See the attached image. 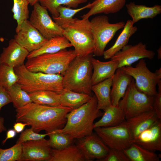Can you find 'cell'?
I'll return each mask as SVG.
<instances>
[{
  "instance_id": "33",
  "label": "cell",
  "mask_w": 161,
  "mask_h": 161,
  "mask_svg": "<svg viewBox=\"0 0 161 161\" xmlns=\"http://www.w3.org/2000/svg\"><path fill=\"white\" fill-rule=\"evenodd\" d=\"M13 0V4L11 11L13 18L17 23L15 30L16 33L20 30L23 22L29 18V3L28 0Z\"/></svg>"
},
{
  "instance_id": "36",
  "label": "cell",
  "mask_w": 161,
  "mask_h": 161,
  "mask_svg": "<svg viewBox=\"0 0 161 161\" xmlns=\"http://www.w3.org/2000/svg\"><path fill=\"white\" fill-rule=\"evenodd\" d=\"M21 153L22 144L5 149L0 148V161H20Z\"/></svg>"
},
{
  "instance_id": "43",
  "label": "cell",
  "mask_w": 161,
  "mask_h": 161,
  "mask_svg": "<svg viewBox=\"0 0 161 161\" xmlns=\"http://www.w3.org/2000/svg\"><path fill=\"white\" fill-rule=\"evenodd\" d=\"M16 134V132L14 129H10L7 131L6 133V137L2 142V145H3L8 140L14 137Z\"/></svg>"
},
{
  "instance_id": "6",
  "label": "cell",
  "mask_w": 161,
  "mask_h": 161,
  "mask_svg": "<svg viewBox=\"0 0 161 161\" xmlns=\"http://www.w3.org/2000/svg\"><path fill=\"white\" fill-rule=\"evenodd\" d=\"M77 56L74 50L65 49L55 53L43 54L27 59L24 65L32 72L62 75Z\"/></svg>"
},
{
  "instance_id": "11",
  "label": "cell",
  "mask_w": 161,
  "mask_h": 161,
  "mask_svg": "<svg viewBox=\"0 0 161 161\" xmlns=\"http://www.w3.org/2000/svg\"><path fill=\"white\" fill-rule=\"evenodd\" d=\"M33 6L29 21L45 38L49 40L56 36L63 35V30L52 20L45 7L41 5L39 2Z\"/></svg>"
},
{
  "instance_id": "38",
  "label": "cell",
  "mask_w": 161,
  "mask_h": 161,
  "mask_svg": "<svg viewBox=\"0 0 161 161\" xmlns=\"http://www.w3.org/2000/svg\"><path fill=\"white\" fill-rule=\"evenodd\" d=\"M92 5V3H89L84 7L78 9H72L71 8L61 5L57 8L59 14V18L64 19H70L77 13L86 8H89Z\"/></svg>"
},
{
  "instance_id": "17",
  "label": "cell",
  "mask_w": 161,
  "mask_h": 161,
  "mask_svg": "<svg viewBox=\"0 0 161 161\" xmlns=\"http://www.w3.org/2000/svg\"><path fill=\"white\" fill-rule=\"evenodd\" d=\"M134 143L152 151H161V120L142 132Z\"/></svg>"
},
{
  "instance_id": "28",
  "label": "cell",
  "mask_w": 161,
  "mask_h": 161,
  "mask_svg": "<svg viewBox=\"0 0 161 161\" xmlns=\"http://www.w3.org/2000/svg\"><path fill=\"white\" fill-rule=\"evenodd\" d=\"M130 161H159L160 157L154 152L149 151L134 143L123 150Z\"/></svg>"
},
{
  "instance_id": "14",
  "label": "cell",
  "mask_w": 161,
  "mask_h": 161,
  "mask_svg": "<svg viewBox=\"0 0 161 161\" xmlns=\"http://www.w3.org/2000/svg\"><path fill=\"white\" fill-rule=\"evenodd\" d=\"M15 41L30 53L40 48L48 40L27 20L14 36Z\"/></svg>"
},
{
  "instance_id": "5",
  "label": "cell",
  "mask_w": 161,
  "mask_h": 161,
  "mask_svg": "<svg viewBox=\"0 0 161 161\" xmlns=\"http://www.w3.org/2000/svg\"><path fill=\"white\" fill-rule=\"evenodd\" d=\"M14 69L18 78L17 83L28 93L48 90L60 94L64 89L61 75L32 72L26 69L24 64Z\"/></svg>"
},
{
  "instance_id": "24",
  "label": "cell",
  "mask_w": 161,
  "mask_h": 161,
  "mask_svg": "<svg viewBox=\"0 0 161 161\" xmlns=\"http://www.w3.org/2000/svg\"><path fill=\"white\" fill-rule=\"evenodd\" d=\"M113 76L92 86V90L97 99V108L99 110L104 111L112 105L110 94Z\"/></svg>"
},
{
  "instance_id": "4",
  "label": "cell",
  "mask_w": 161,
  "mask_h": 161,
  "mask_svg": "<svg viewBox=\"0 0 161 161\" xmlns=\"http://www.w3.org/2000/svg\"><path fill=\"white\" fill-rule=\"evenodd\" d=\"M93 54L77 56L62 75L64 88L92 96L91 79Z\"/></svg>"
},
{
  "instance_id": "44",
  "label": "cell",
  "mask_w": 161,
  "mask_h": 161,
  "mask_svg": "<svg viewBox=\"0 0 161 161\" xmlns=\"http://www.w3.org/2000/svg\"><path fill=\"white\" fill-rule=\"evenodd\" d=\"M4 119L0 116V133L6 131L7 129L4 125Z\"/></svg>"
},
{
  "instance_id": "27",
  "label": "cell",
  "mask_w": 161,
  "mask_h": 161,
  "mask_svg": "<svg viewBox=\"0 0 161 161\" xmlns=\"http://www.w3.org/2000/svg\"><path fill=\"white\" fill-rule=\"evenodd\" d=\"M59 94L61 106L72 109H77L86 103L92 96L65 88Z\"/></svg>"
},
{
  "instance_id": "35",
  "label": "cell",
  "mask_w": 161,
  "mask_h": 161,
  "mask_svg": "<svg viewBox=\"0 0 161 161\" xmlns=\"http://www.w3.org/2000/svg\"><path fill=\"white\" fill-rule=\"evenodd\" d=\"M18 80L14 68L0 64V86L7 89L17 83Z\"/></svg>"
},
{
  "instance_id": "46",
  "label": "cell",
  "mask_w": 161,
  "mask_h": 161,
  "mask_svg": "<svg viewBox=\"0 0 161 161\" xmlns=\"http://www.w3.org/2000/svg\"><path fill=\"white\" fill-rule=\"evenodd\" d=\"M157 57L158 59L161 58V47H160L157 50Z\"/></svg>"
},
{
  "instance_id": "31",
  "label": "cell",
  "mask_w": 161,
  "mask_h": 161,
  "mask_svg": "<svg viewBox=\"0 0 161 161\" xmlns=\"http://www.w3.org/2000/svg\"><path fill=\"white\" fill-rule=\"evenodd\" d=\"M6 89L16 109L32 102L28 93L23 90L18 83Z\"/></svg>"
},
{
  "instance_id": "32",
  "label": "cell",
  "mask_w": 161,
  "mask_h": 161,
  "mask_svg": "<svg viewBox=\"0 0 161 161\" xmlns=\"http://www.w3.org/2000/svg\"><path fill=\"white\" fill-rule=\"evenodd\" d=\"M87 0H39L41 5L45 7L52 15V17L59 16L57 8L60 6H65L69 8H77L81 4L86 2Z\"/></svg>"
},
{
  "instance_id": "12",
  "label": "cell",
  "mask_w": 161,
  "mask_h": 161,
  "mask_svg": "<svg viewBox=\"0 0 161 161\" xmlns=\"http://www.w3.org/2000/svg\"><path fill=\"white\" fill-rule=\"evenodd\" d=\"M76 145L85 160L96 159L100 161L107 156L110 150L99 137L93 133L78 139Z\"/></svg>"
},
{
  "instance_id": "1",
  "label": "cell",
  "mask_w": 161,
  "mask_h": 161,
  "mask_svg": "<svg viewBox=\"0 0 161 161\" xmlns=\"http://www.w3.org/2000/svg\"><path fill=\"white\" fill-rule=\"evenodd\" d=\"M72 110L66 107L32 102L16 109V121L27 123L36 133L45 130L46 133H49L64 127L66 122V115Z\"/></svg>"
},
{
  "instance_id": "20",
  "label": "cell",
  "mask_w": 161,
  "mask_h": 161,
  "mask_svg": "<svg viewBox=\"0 0 161 161\" xmlns=\"http://www.w3.org/2000/svg\"><path fill=\"white\" fill-rule=\"evenodd\" d=\"M91 62L93 69L91 79L92 85L112 77L118 68V62L112 59L103 62L92 57Z\"/></svg>"
},
{
  "instance_id": "18",
  "label": "cell",
  "mask_w": 161,
  "mask_h": 161,
  "mask_svg": "<svg viewBox=\"0 0 161 161\" xmlns=\"http://www.w3.org/2000/svg\"><path fill=\"white\" fill-rule=\"evenodd\" d=\"M160 120L153 110L147 112L126 120L123 123L129 130L134 140L143 131Z\"/></svg>"
},
{
  "instance_id": "13",
  "label": "cell",
  "mask_w": 161,
  "mask_h": 161,
  "mask_svg": "<svg viewBox=\"0 0 161 161\" xmlns=\"http://www.w3.org/2000/svg\"><path fill=\"white\" fill-rule=\"evenodd\" d=\"M155 55L153 51L147 49L145 44L140 42L134 45L127 44L111 59L118 62L119 68L130 66L141 59H153Z\"/></svg>"
},
{
  "instance_id": "19",
  "label": "cell",
  "mask_w": 161,
  "mask_h": 161,
  "mask_svg": "<svg viewBox=\"0 0 161 161\" xmlns=\"http://www.w3.org/2000/svg\"><path fill=\"white\" fill-rule=\"evenodd\" d=\"M133 78L126 73L121 68L116 70L112 78L111 99L112 105L118 106L120 100L125 92Z\"/></svg>"
},
{
  "instance_id": "25",
  "label": "cell",
  "mask_w": 161,
  "mask_h": 161,
  "mask_svg": "<svg viewBox=\"0 0 161 161\" xmlns=\"http://www.w3.org/2000/svg\"><path fill=\"white\" fill-rule=\"evenodd\" d=\"M104 111L101 118L94 123V128L114 126L121 124L126 120L123 111L118 106L112 105Z\"/></svg>"
},
{
  "instance_id": "7",
  "label": "cell",
  "mask_w": 161,
  "mask_h": 161,
  "mask_svg": "<svg viewBox=\"0 0 161 161\" xmlns=\"http://www.w3.org/2000/svg\"><path fill=\"white\" fill-rule=\"evenodd\" d=\"M154 96L140 91L132 80L118 106L123 111L126 120L141 113L153 110Z\"/></svg>"
},
{
  "instance_id": "47",
  "label": "cell",
  "mask_w": 161,
  "mask_h": 161,
  "mask_svg": "<svg viewBox=\"0 0 161 161\" xmlns=\"http://www.w3.org/2000/svg\"><path fill=\"white\" fill-rule=\"evenodd\" d=\"M157 75L161 77V68L160 67L159 69H157L155 72Z\"/></svg>"
},
{
  "instance_id": "40",
  "label": "cell",
  "mask_w": 161,
  "mask_h": 161,
  "mask_svg": "<svg viewBox=\"0 0 161 161\" xmlns=\"http://www.w3.org/2000/svg\"><path fill=\"white\" fill-rule=\"evenodd\" d=\"M153 110L158 118L161 120V91H158L154 96Z\"/></svg>"
},
{
  "instance_id": "26",
  "label": "cell",
  "mask_w": 161,
  "mask_h": 161,
  "mask_svg": "<svg viewBox=\"0 0 161 161\" xmlns=\"http://www.w3.org/2000/svg\"><path fill=\"white\" fill-rule=\"evenodd\" d=\"M72 47L69 41L64 36H58L48 41L38 49L30 52L27 58L29 59L44 54L54 53Z\"/></svg>"
},
{
  "instance_id": "16",
  "label": "cell",
  "mask_w": 161,
  "mask_h": 161,
  "mask_svg": "<svg viewBox=\"0 0 161 161\" xmlns=\"http://www.w3.org/2000/svg\"><path fill=\"white\" fill-rule=\"evenodd\" d=\"M29 52L14 39L9 41L8 46L4 47L0 55V64L13 68L24 64Z\"/></svg>"
},
{
  "instance_id": "30",
  "label": "cell",
  "mask_w": 161,
  "mask_h": 161,
  "mask_svg": "<svg viewBox=\"0 0 161 161\" xmlns=\"http://www.w3.org/2000/svg\"><path fill=\"white\" fill-rule=\"evenodd\" d=\"M32 102L41 105L61 106L59 93L48 90H42L28 93Z\"/></svg>"
},
{
  "instance_id": "41",
  "label": "cell",
  "mask_w": 161,
  "mask_h": 161,
  "mask_svg": "<svg viewBox=\"0 0 161 161\" xmlns=\"http://www.w3.org/2000/svg\"><path fill=\"white\" fill-rule=\"evenodd\" d=\"M12 102L11 98L6 89L0 86V111L3 106Z\"/></svg>"
},
{
  "instance_id": "42",
  "label": "cell",
  "mask_w": 161,
  "mask_h": 161,
  "mask_svg": "<svg viewBox=\"0 0 161 161\" xmlns=\"http://www.w3.org/2000/svg\"><path fill=\"white\" fill-rule=\"evenodd\" d=\"M26 126H28L27 123L21 122H16L14 124L13 127L16 133H19L24 130Z\"/></svg>"
},
{
  "instance_id": "23",
  "label": "cell",
  "mask_w": 161,
  "mask_h": 161,
  "mask_svg": "<svg viewBox=\"0 0 161 161\" xmlns=\"http://www.w3.org/2000/svg\"><path fill=\"white\" fill-rule=\"evenodd\" d=\"M132 20H129L125 24L123 29L114 44L104 52L103 55L105 59H111L116 53L127 44L130 38L137 30V27L134 26Z\"/></svg>"
},
{
  "instance_id": "8",
  "label": "cell",
  "mask_w": 161,
  "mask_h": 161,
  "mask_svg": "<svg viewBox=\"0 0 161 161\" xmlns=\"http://www.w3.org/2000/svg\"><path fill=\"white\" fill-rule=\"evenodd\" d=\"M95 43L93 54L97 56L103 55L105 47L116 32L123 28L125 23L123 21L111 24L105 15L96 16L90 21Z\"/></svg>"
},
{
  "instance_id": "45",
  "label": "cell",
  "mask_w": 161,
  "mask_h": 161,
  "mask_svg": "<svg viewBox=\"0 0 161 161\" xmlns=\"http://www.w3.org/2000/svg\"><path fill=\"white\" fill-rule=\"evenodd\" d=\"M39 0H28L29 4L33 6L36 3L38 2Z\"/></svg>"
},
{
  "instance_id": "15",
  "label": "cell",
  "mask_w": 161,
  "mask_h": 161,
  "mask_svg": "<svg viewBox=\"0 0 161 161\" xmlns=\"http://www.w3.org/2000/svg\"><path fill=\"white\" fill-rule=\"evenodd\" d=\"M52 150L48 140L45 138L23 142L20 161H49Z\"/></svg>"
},
{
  "instance_id": "9",
  "label": "cell",
  "mask_w": 161,
  "mask_h": 161,
  "mask_svg": "<svg viewBox=\"0 0 161 161\" xmlns=\"http://www.w3.org/2000/svg\"><path fill=\"white\" fill-rule=\"evenodd\" d=\"M121 68L133 78L139 90L151 96H154L157 93L156 86L161 77L149 70L144 58L140 59L135 67L130 66Z\"/></svg>"
},
{
  "instance_id": "10",
  "label": "cell",
  "mask_w": 161,
  "mask_h": 161,
  "mask_svg": "<svg viewBox=\"0 0 161 161\" xmlns=\"http://www.w3.org/2000/svg\"><path fill=\"white\" fill-rule=\"evenodd\" d=\"M94 130L111 149L123 150L134 143L129 130L123 122L113 126L95 128Z\"/></svg>"
},
{
  "instance_id": "22",
  "label": "cell",
  "mask_w": 161,
  "mask_h": 161,
  "mask_svg": "<svg viewBox=\"0 0 161 161\" xmlns=\"http://www.w3.org/2000/svg\"><path fill=\"white\" fill-rule=\"evenodd\" d=\"M126 7L134 24L143 19H153L161 13V6L158 4L148 7L131 2L126 4Z\"/></svg>"
},
{
  "instance_id": "29",
  "label": "cell",
  "mask_w": 161,
  "mask_h": 161,
  "mask_svg": "<svg viewBox=\"0 0 161 161\" xmlns=\"http://www.w3.org/2000/svg\"><path fill=\"white\" fill-rule=\"evenodd\" d=\"M49 161H83L85 159L76 145L72 144L62 149H52Z\"/></svg>"
},
{
  "instance_id": "3",
  "label": "cell",
  "mask_w": 161,
  "mask_h": 161,
  "mask_svg": "<svg viewBox=\"0 0 161 161\" xmlns=\"http://www.w3.org/2000/svg\"><path fill=\"white\" fill-rule=\"evenodd\" d=\"M52 17L63 30V36L73 46L77 56L84 57L93 53L95 43L89 18L64 19L58 17Z\"/></svg>"
},
{
  "instance_id": "21",
  "label": "cell",
  "mask_w": 161,
  "mask_h": 161,
  "mask_svg": "<svg viewBox=\"0 0 161 161\" xmlns=\"http://www.w3.org/2000/svg\"><path fill=\"white\" fill-rule=\"evenodd\" d=\"M126 1V0H95L92 3L89 12L81 17L88 19L97 14L115 13L123 8Z\"/></svg>"
},
{
  "instance_id": "34",
  "label": "cell",
  "mask_w": 161,
  "mask_h": 161,
  "mask_svg": "<svg viewBox=\"0 0 161 161\" xmlns=\"http://www.w3.org/2000/svg\"><path fill=\"white\" fill-rule=\"evenodd\" d=\"M48 140L50 146L53 149L60 150L73 144L74 140L69 135L54 130L49 133Z\"/></svg>"
},
{
  "instance_id": "2",
  "label": "cell",
  "mask_w": 161,
  "mask_h": 161,
  "mask_svg": "<svg viewBox=\"0 0 161 161\" xmlns=\"http://www.w3.org/2000/svg\"><path fill=\"white\" fill-rule=\"evenodd\" d=\"M103 113L97 109V99L94 95L86 103L68 113L64 127L55 130L67 134L74 139L81 138L93 133L94 120Z\"/></svg>"
},
{
  "instance_id": "39",
  "label": "cell",
  "mask_w": 161,
  "mask_h": 161,
  "mask_svg": "<svg viewBox=\"0 0 161 161\" xmlns=\"http://www.w3.org/2000/svg\"><path fill=\"white\" fill-rule=\"evenodd\" d=\"M101 161H130L123 150L111 149L107 156Z\"/></svg>"
},
{
  "instance_id": "37",
  "label": "cell",
  "mask_w": 161,
  "mask_h": 161,
  "mask_svg": "<svg viewBox=\"0 0 161 161\" xmlns=\"http://www.w3.org/2000/svg\"><path fill=\"white\" fill-rule=\"evenodd\" d=\"M49 134V133L39 134L35 132L31 127L29 129H26L21 132L16 143L22 144L23 143L27 141L42 140L44 139Z\"/></svg>"
}]
</instances>
